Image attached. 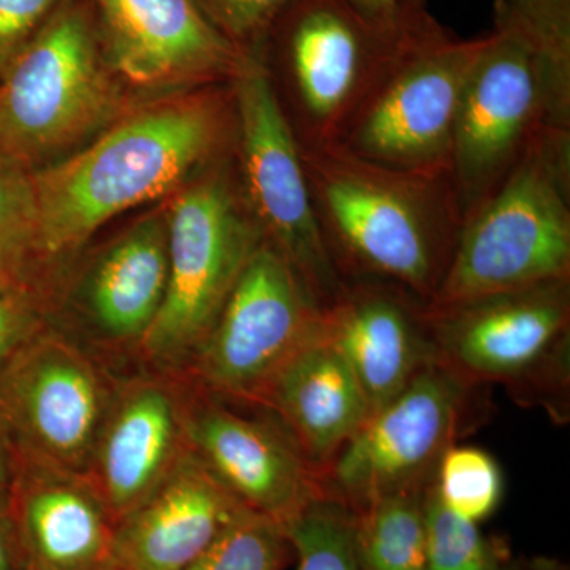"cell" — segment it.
<instances>
[{"label":"cell","mask_w":570,"mask_h":570,"mask_svg":"<svg viewBox=\"0 0 570 570\" xmlns=\"http://www.w3.org/2000/svg\"><path fill=\"white\" fill-rule=\"evenodd\" d=\"M570 130V0H497L464 86L449 181L461 219L549 130Z\"/></svg>","instance_id":"cell-2"},{"label":"cell","mask_w":570,"mask_h":570,"mask_svg":"<svg viewBox=\"0 0 570 570\" xmlns=\"http://www.w3.org/2000/svg\"><path fill=\"white\" fill-rule=\"evenodd\" d=\"M62 0H0V78Z\"/></svg>","instance_id":"cell-29"},{"label":"cell","mask_w":570,"mask_h":570,"mask_svg":"<svg viewBox=\"0 0 570 570\" xmlns=\"http://www.w3.org/2000/svg\"><path fill=\"white\" fill-rule=\"evenodd\" d=\"M111 69L141 88L230 82L249 55L197 0H92Z\"/></svg>","instance_id":"cell-14"},{"label":"cell","mask_w":570,"mask_h":570,"mask_svg":"<svg viewBox=\"0 0 570 570\" xmlns=\"http://www.w3.org/2000/svg\"><path fill=\"white\" fill-rule=\"evenodd\" d=\"M358 509L355 546L362 570H425V498L419 489L389 491Z\"/></svg>","instance_id":"cell-22"},{"label":"cell","mask_w":570,"mask_h":570,"mask_svg":"<svg viewBox=\"0 0 570 570\" xmlns=\"http://www.w3.org/2000/svg\"><path fill=\"white\" fill-rule=\"evenodd\" d=\"M425 317L439 362L463 381L520 377L568 336L570 279L483 296Z\"/></svg>","instance_id":"cell-15"},{"label":"cell","mask_w":570,"mask_h":570,"mask_svg":"<svg viewBox=\"0 0 570 570\" xmlns=\"http://www.w3.org/2000/svg\"><path fill=\"white\" fill-rule=\"evenodd\" d=\"M425 570H499L498 558L478 523L460 519L439 501L433 487L425 497Z\"/></svg>","instance_id":"cell-27"},{"label":"cell","mask_w":570,"mask_h":570,"mask_svg":"<svg viewBox=\"0 0 570 570\" xmlns=\"http://www.w3.org/2000/svg\"><path fill=\"white\" fill-rule=\"evenodd\" d=\"M236 170L264 239L291 262L311 295L325 307L346 281L321 234L302 149L277 104L262 55H249L232 80Z\"/></svg>","instance_id":"cell-9"},{"label":"cell","mask_w":570,"mask_h":570,"mask_svg":"<svg viewBox=\"0 0 570 570\" xmlns=\"http://www.w3.org/2000/svg\"><path fill=\"white\" fill-rule=\"evenodd\" d=\"M168 225L149 216L111 243L77 287V306L100 344L138 351L164 305Z\"/></svg>","instance_id":"cell-20"},{"label":"cell","mask_w":570,"mask_h":570,"mask_svg":"<svg viewBox=\"0 0 570 570\" xmlns=\"http://www.w3.org/2000/svg\"><path fill=\"white\" fill-rule=\"evenodd\" d=\"M463 396V379L430 360L337 452L328 464L335 489L358 508L389 491L419 489L452 445Z\"/></svg>","instance_id":"cell-12"},{"label":"cell","mask_w":570,"mask_h":570,"mask_svg":"<svg viewBox=\"0 0 570 570\" xmlns=\"http://www.w3.org/2000/svg\"><path fill=\"white\" fill-rule=\"evenodd\" d=\"M18 288H22V285H13L9 283H3L0 281V302L7 298L11 294V292L18 291ZM31 288V287H28Z\"/></svg>","instance_id":"cell-34"},{"label":"cell","mask_w":570,"mask_h":570,"mask_svg":"<svg viewBox=\"0 0 570 570\" xmlns=\"http://www.w3.org/2000/svg\"><path fill=\"white\" fill-rule=\"evenodd\" d=\"M45 325L31 288L11 292L0 302V363Z\"/></svg>","instance_id":"cell-30"},{"label":"cell","mask_w":570,"mask_h":570,"mask_svg":"<svg viewBox=\"0 0 570 570\" xmlns=\"http://www.w3.org/2000/svg\"><path fill=\"white\" fill-rule=\"evenodd\" d=\"M570 279V130H549L464 220L436 314L483 296Z\"/></svg>","instance_id":"cell-4"},{"label":"cell","mask_w":570,"mask_h":570,"mask_svg":"<svg viewBox=\"0 0 570 570\" xmlns=\"http://www.w3.org/2000/svg\"><path fill=\"white\" fill-rule=\"evenodd\" d=\"M258 406L276 415L313 468H328L371 414L354 373L318 335V325L281 367Z\"/></svg>","instance_id":"cell-21"},{"label":"cell","mask_w":570,"mask_h":570,"mask_svg":"<svg viewBox=\"0 0 570 570\" xmlns=\"http://www.w3.org/2000/svg\"><path fill=\"white\" fill-rule=\"evenodd\" d=\"M483 40L456 39L425 0H406L392 61L336 146L392 170L449 178L461 97Z\"/></svg>","instance_id":"cell-6"},{"label":"cell","mask_w":570,"mask_h":570,"mask_svg":"<svg viewBox=\"0 0 570 570\" xmlns=\"http://www.w3.org/2000/svg\"><path fill=\"white\" fill-rule=\"evenodd\" d=\"M0 570H22L7 510L0 509Z\"/></svg>","instance_id":"cell-32"},{"label":"cell","mask_w":570,"mask_h":570,"mask_svg":"<svg viewBox=\"0 0 570 570\" xmlns=\"http://www.w3.org/2000/svg\"><path fill=\"white\" fill-rule=\"evenodd\" d=\"M96 14L62 0L0 78V160L33 171L121 118Z\"/></svg>","instance_id":"cell-5"},{"label":"cell","mask_w":570,"mask_h":570,"mask_svg":"<svg viewBox=\"0 0 570 570\" xmlns=\"http://www.w3.org/2000/svg\"><path fill=\"white\" fill-rule=\"evenodd\" d=\"M367 22L384 31H393L403 17L404 0H347Z\"/></svg>","instance_id":"cell-31"},{"label":"cell","mask_w":570,"mask_h":570,"mask_svg":"<svg viewBox=\"0 0 570 570\" xmlns=\"http://www.w3.org/2000/svg\"><path fill=\"white\" fill-rule=\"evenodd\" d=\"M7 501L22 570H108L116 524L85 475L14 453Z\"/></svg>","instance_id":"cell-17"},{"label":"cell","mask_w":570,"mask_h":570,"mask_svg":"<svg viewBox=\"0 0 570 570\" xmlns=\"http://www.w3.org/2000/svg\"><path fill=\"white\" fill-rule=\"evenodd\" d=\"M283 528L298 560L295 570H362L355 517L337 499H311Z\"/></svg>","instance_id":"cell-23"},{"label":"cell","mask_w":570,"mask_h":570,"mask_svg":"<svg viewBox=\"0 0 570 570\" xmlns=\"http://www.w3.org/2000/svg\"><path fill=\"white\" fill-rule=\"evenodd\" d=\"M302 159L321 234L343 279L348 273L376 277L426 306L463 227L449 178L392 170L340 146L302 149Z\"/></svg>","instance_id":"cell-3"},{"label":"cell","mask_w":570,"mask_h":570,"mask_svg":"<svg viewBox=\"0 0 570 570\" xmlns=\"http://www.w3.org/2000/svg\"><path fill=\"white\" fill-rule=\"evenodd\" d=\"M183 379L187 445L243 508L284 527L321 497L316 469L283 426L242 414Z\"/></svg>","instance_id":"cell-13"},{"label":"cell","mask_w":570,"mask_h":570,"mask_svg":"<svg viewBox=\"0 0 570 570\" xmlns=\"http://www.w3.org/2000/svg\"><path fill=\"white\" fill-rule=\"evenodd\" d=\"M116 382L88 348L41 326L0 363V423L14 453L85 475Z\"/></svg>","instance_id":"cell-10"},{"label":"cell","mask_w":570,"mask_h":570,"mask_svg":"<svg viewBox=\"0 0 570 570\" xmlns=\"http://www.w3.org/2000/svg\"><path fill=\"white\" fill-rule=\"evenodd\" d=\"M499 570H501V569H499Z\"/></svg>","instance_id":"cell-35"},{"label":"cell","mask_w":570,"mask_h":570,"mask_svg":"<svg viewBox=\"0 0 570 570\" xmlns=\"http://www.w3.org/2000/svg\"><path fill=\"white\" fill-rule=\"evenodd\" d=\"M434 493L460 519L480 523L498 509L502 474L497 461L478 448L450 445L438 461Z\"/></svg>","instance_id":"cell-25"},{"label":"cell","mask_w":570,"mask_h":570,"mask_svg":"<svg viewBox=\"0 0 570 570\" xmlns=\"http://www.w3.org/2000/svg\"><path fill=\"white\" fill-rule=\"evenodd\" d=\"M37 249L31 171L0 160V281L31 287Z\"/></svg>","instance_id":"cell-24"},{"label":"cell","mask_w":570,"mask_h":570,"mask_svg":"<svg viewBox=\"0 0 570 570\" xmlns=\"http://www.w3.org/2000/svg\"><path fill=\"white\" fill-rule=\"evenodd\" d=\"M186 450L184 379L148 370L116 382L85 478L118 524L159 487Z\"/></svg>","instance_id":"cell-16"},{"label":"cell","mask_w":570,"mask_h":570,"mask_svg":"<svg viewBox=\"0 0 570 570\" xmlns=\"http://www.w3.org/2000/svg\"><path fill=\"white\" fill-rule=\"evenodd\" d=\"M208 20L245 55H258L288 0H197Z\"/></svg>","instance_id":"cell-28"},{"label":"cell","mask_w":570,"mask_h":570,"mask_svg":"<svg viewBox=\"0 0 570 570\" xmlns=\"http://www.w3.org/2000/svg\"><path fill=\"white\" fill-rule=\"evenodd\" d=\"M235 141L232 81L122 115L80 151L31 171L40 262L73 254L112 217L178 189Z\"/></svg>","instance_id":"cell-1"},{"label":"cell","mask_w":570,"mask_h":570,"mask_svg":"<svg viewBox=\"0 0 570 570\" xmlns=\"http://www.w3.org/2000/svg\"><path fill=\"white\" fill-rule=\"evenodd\" d=\"M243 509L187 445L159 487L116 524L108 570H181Z\"/></svg>","instance_id":"cell-19"},{"label":"cell","mask_w":570,"mask_h":570,"mask_svg":"<svg viewBox=\"0 0 570 570\" xmlns=\"http://www.w3.org/2000/svg\"><path fill=\"white\" fill-rule=\"evenodd\" d=\"M14 472V450L6 428L0 423V501L9 493Z\"/></svg>","instance_id":"cell-33"},{"label":"cell","mask_w":570,"mask_h":570,"mask_svg":"<svg viewBox=\"0 0 570 570\" xmlns=\"http://www.w3.org/2000/svg\"><path fill=\"white\" fill-rule=\"evenodd\" d=\"M393 31L367 22L347 0H288L268 36L277 69H266L277 104L303 151L340 142L396 50Z\"/></svg>","instance_id":"cell-8"},{"label":"cell","mask_w":570,"mask_h":570,"mask_svg":"<svg viewBox=\"0 0 570 570\" xmlns=\"http://www.w3.org/2000/svg\"><path fill=\"white\" fill-rule=\"evenodd\" d=\"M230 164L224 157L184 184L167 212V294L137 351L149 370L184 373L264 242Z\"/></svg>","instance_id":"cell-7"},{"label":"cell","mask_w":570,"mask_h":570,"mask_svg":"<svg viewBox=\"0 0 570 570\" xmlns=\"http://www.w3.org/2000/svg\"><path fill=\"white\" fill-rule=\"evenodd\" d=\"M288 549L283 524L243 509L223 534L181 570H281Z\"/></svg>","instance_id":"cell-26"},{"label":"cell","mask_w":570,"mask_h":570,"mask_svg":"<svg viewBox=\"0 0 570 570\" xmlns=\"http://www.w3.org/2000/svg\"><path fill=\"white\" fill-rule=\"evenodd\" d=\"M321 311L291 262L264 239L179 376L220 400L261 404L281 367L316 333Z\"/></svg>","instance_id":"cell-11"},{"label":"cell","mask_w":570,"mask_h":570,"mask_svg":"<svg viewBox=\"0 0 570 570\" xmlns=\"http://www.w3.org/2000/svg\"><path fill=\"white\" fill-rule=\"evenodd\" d=\"M425 326V306L400 287L346 281L340 298L322 307L318 335L343 356L373 412L433 360Z\"/></svg>","instance_id":"cell-18"}]
</instances>
